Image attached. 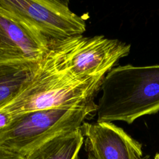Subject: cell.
Listing matches in <instances>:
<instances>
[{"label":"cell","instance_id":"cell-1","mask_svg":"<svg viewBox=\"0 0 159 159\" xmlns=\"http://www.w3.org/2000/svg\"><path fill=\"white\" fill-rule=\"evenodd\" d=\"M105 77V76H104ZM104 77L81 78L63 65L54 49L49 52L25 86L0 111L11 117L60 107H80L95 103Z\"/></svg>","mask_w":159,"mask_h":159},{"label":"cell","instance_id":"cell-2","mask_svg":"<svg viewBox=\"0 0 159 159\" xmlns=\"http://www.w3.org/2000/svg\"><path fill=\"white\" fill-rule=\"evenodd\" d=\"M97 104V122L123 121L159 112V65H119L105 76Z\"/></svg>","mask_w":159,"mask_h":159},{"label":"cell","instance_id":"cell-3","mask_svg":"<svg viewBox=\"0 0 159 159\" xmlns=\"http://www.w3.org/2000/svg\"><path fill=\"white\" fill-rule=\"evenodd\" d=\"M97 108L94 103L80 107L42 109L14 116L0 134V146L25 158L51 139L80 129Z\"/></svg>","mask_w":159,"mask_h":159},{"label":"cell","instance_id":"cell-4","mask_svg":"<svg viewBox=\"0 0 159 159\" xmlns=\"http://www.w3.org/2000/svg\"><path fill=\"white\" fill-rule=\"evenodd\" d=\"M68 1L0 0V9L40 35L50 45L86 30L85 19L73 12Z\"/></svg>","mask_w":159,"mask_h":159},{"label":"cell","instance_id":"cell-5","mask_svg":"<svg viewBox=\"0 0 159 159\" xmlns=\"http://www.w3.org/2000/svg\"><path fill=\"white\" fill-rule=\"evenodd\" d=\"M64 67L81 78L104 77L122 58L129 55L130 45L102 35L71 37L50 46Z\"/></svg>","mask_w":159,"mask_h":159},{"label":"cell","instance_id":"cell-6","mask_svg":"<svg viewBox=\"0 0 159 159\" xmlns=\"http://www.w3.org/2000/svg\"><path fill=\"white\" fill-rule=\"evenodd\" d=\"M80 129L88 159H147L142 144L112 122H84Z\"/></svg>","mask_w":159,"mask_h":159},{"label":"cell","instance_id":"cell-7","mask_svg":"<svg viewBox=\"0 0 159 159\" xmlns=\"http://www.w3.org/2000/svg\"><path fill=\"white\" fill-rule=\"evenodd\" d=\"M49 50L40 35L0 9V64L39 63Z\"/></svg>","mask_w":159,"mask_h":159},{"label":"cell","instance_id":"cell-8","mask_svg":"<svg viewBox=\"0 0 159 159\" xmlns=\"http://www.w3.org/2000/svg\"><path fill=\"white\" fill-rule=\"evenodd\" d=\"M84 142L81 129L58 135L29 153L25 159H75Z\"/></svg>","mask_w":159,"mask_h":159},{"label":"cell","instance_id":"cell-9","mask_svg":"<svg viewBox=\"0 0 159 159\" xmlns=\"http://www.w3.org/2000/svg\"><path fill=\"white\" fill-rule=\"evenodd\" d=\"M40 62L0 64V107L12 99L25 86Z\"/></svg>","mask_w":159,"mask_h":159},{"label":"cell","instance_id":"cell-10","mask_svg":"<svg viewBox=\"0 0 159 159\" xmlns=\"http://www.w3.org/2000/svg\"><path fill=\"white\" fill-rule=\"evenodd\" d=\"M0 159H25V158L6 147L0 146Z\"/></svg>","mask_w":159,"mask_h":159},{"label":"cell","instance_id":"cell-11","mask_svg":"<svg viewBox=\"0 0 159 159\" xmlns=\"http://www.w3.org/2000/svg\"><path fill=\"white\" fill-rule=\"evenodd\" d=\"M12 117L7 113L0 111V134L9 125Z\"/></svg>","mask_w":159,"mask_h":159},{"label":"cell","instance_id":"cell-12","mask_svg":"<svg viewBox=\"0 0 159 159\" xmlns=\"http://www.w3.org/2000/svg\"><path fill=\"white\" fill-rule=\"evenodd\" d=\"M153 159H159V153H158L157 154H156V155L155 156Z\"/></svg>","mask_w":159,"mask_h":159},{"label":"cell","instance_id":"cell-13","mask_svg":"<svg viewBox=\"0 0 159 159\" xmlns=\"http://www.w3.org/2000/svg\"><path fill=\"white\" fill-rule=\"evenodd\" d=\"M75 159H80V158L79 157V156H78V155H77Z\"/></svg>","mask_w":159,"mask_h":159}]
</instances>
